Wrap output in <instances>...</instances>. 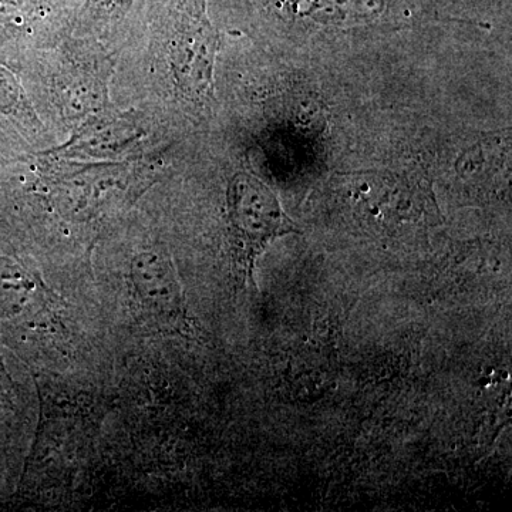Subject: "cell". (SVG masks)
<instances>
[{"mask_svg": "<svg viewBox=\"0 0 512 512\" xmlns=\"http://www.w3.org/2000/svg\"><path fill=\"white\" fill-rule=\"evenodd\" d=\"M208 0H150L148 12L163 30L175 89L194 103L214 99L220 33L208 18Z\"/></svg>", "mask_w": 512, "mask_h": 512, "instance_id": "6da1fadb", "label": "cell"}, {"mask_svg": "<svg viewBox=\"0 0 512 512\" xmlns=\"http://www.w3.org/2000/svg\"><path fill=\"white\" fill-rule=\"evenodd\" d=\"M140 128L133 117L121 114L104 113L90 117L52 154L64 158L120 157L144 137Z\"/></svg>", "mask_w": 512, "mask_h": 512, "instance_id": "277c9868", "label": "cell"}, {"mask_svg": "<svg viewBox=\"0 0 512 512\" xmlns=\"http://www.w3.org/2000/svg\"><path fill=\"white\" fill-rule=\"evenodd\" d=\"M140 0H83V18L89 22H107L123 18Z\"/></svg>", "mask_w": 512, "mask_h": 512, "instance_id": "8992f818", "label": "cell"}, {"mask_svg": "<svg viewBox=\"0 0 512 512\" xmlns=\"http://www.w3.org/2000/svg\"><path fill=\"white\" fill-rule=\"evenodd\" d=\"M9 386L8 373L5 372V367L0 363V394L5 392L6 387Z\"/></svg>", "mask_w": 512, "mask_h": 512, "instance_id": "ba28073f", "label": "cell"}, {"mask_svg": "<svg viewBox=\"0 0 512 512\" xmlns=\"http://www.w3.org/2000/svg\"><path fill=\"white\" fill-rule=\"evenodd\" d=\"M23 96L18 83L10 74L0 70V111L13 113L16 107L22 106Z\"/></svg>", "mask_w": 512, "mask_h": 512, "instance_id": "52a82bcc", "label": "cell"}, {"mask_svg": "<svg viewBox=\"0 0 512 512\" xmlns=\"http://www.w3.org/2000/svg\"><path fill=\"white\" fill-rule=\"evenodd\" d=\"M227 211L232 241L249 279L259 256L272 242L301 232L278 195L248 171H239L229 181Z\"/></svg>", "mask_w": 512, "mask_h": 512, "instance_id": "7a4b0ae2", "label": "cell"}, {"mask_svg": "<svg viewBox=\"0 0 512 512\" xmlns=\"http://www.w3.org/2000/svg\"><path fill=\"white\" fill-rule=\"evenodd\" d=\"M36 289L33 276L23 266L0 258V305L10 311H20Z\"/></svg>", "mask_w": 512, "mask_h": 512, "instance_id": "5b68a950", "label": "cell"}, {"mask_svg": "<svg viewBox=\"0 0 512 512\" xmlns=\"http://www.w3.org/2000/svg\"><path fill=\"white\" fill-rule=\"evenodd\" d=\"M131 284L144 311L161 320L180 318L184 313L183 289L173 262L160 251H143L134 256Z\"/></svg>", "mask_w": 512, "mask_h": 512, "instance_id": "3957f363", "label": "cell"}]
</instances>
